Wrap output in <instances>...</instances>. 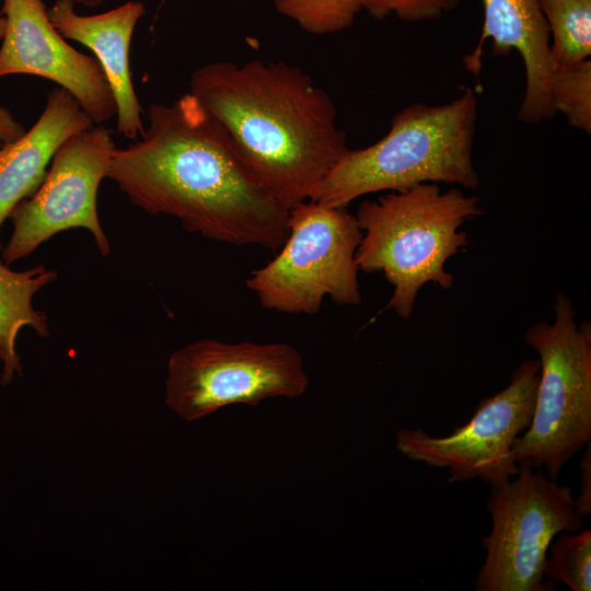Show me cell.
<instances>
[{
	"instance_id": "7402d4cb",
	"label": "cell",
	"mask_w": 591,
	"mask_h": 591,
	"mask_svg": "<svg viewBox=\"0 0 591 591\" xmlns=\"http://www.w3.org/2000/svg\"><path fill=\"white\" fill-rule=\"evenodd\" d=\"M24 126L3 106H0V149L20 138Z\"/></svg>"
},
{
	"instance_id": "d6986e66",
	"label": "cell",
	"mask_w": 591,
	"mask_h": 591,
	"mask_svg": "<svg viewBox=\"0 0 591 591\" xmlns=\"http://www.w3.org/2000/svg\"><path fill=\"white\" fill-rule=\"evenodd\" d=\"M554 112L564 114L568 123L587 134L591 132V61L556 67L551 83Z\"/></svg>"
},
{
	"instance_id": "5b68a950",
	"label": "cell",
	"mask_w": 591,
	"mask_h": 591,
	"mask_svg": "<svg viewBox=\"0 0 591 591\" xmlns=\"http://www.w3.org/2000/svg\"><path fill=\"white\" fill-rule=\"evenodd\" d=\"M555 321L530 326L524 341L538 354L540 376L530 426L513 444L515 462H528L557 479L591 441V325L575 321L569 297L558 293Z\"/></svg>"
},
{
	"instance_id": "44dd1931",
	"label": "cell",
	"mask_w": 591,
	"mask_h": 591,
	"mask_svg": "<svg viewBox=\"0 0 591 591\" xmlns=\"http://www.w3.org/2000/svg\"><path fill=\"white\" fill-rule=\"evenodd\" d=\"M581 490L575 499V508L582 517L591 514V444L584 445V451L579 461Z\"/></svg>"
},
{
	"instance_id": "4fadbf2b",
	"label": "cell",
	"mask_w": 591,
	"mask_h": 591,
	"mask_svg": "<svg viewBox=\"0 0 591 591\" xmlns=\"http://www.w3.org/2000/svg\"><path fill=\"white\" fill-rule=\"evenodd\" d=\"M71 0H57L47 9L53 26L66 39L88 47L97 59L116 103V128L129 139L144 131L142 106L130 71V44L138 21L146 13L141 1H128L106 12L81 15Z\"/></svg>"
},
{
	"instance_id": "ffe728a7",
	"label": "cell",
	"mask_w": 591,
	"mask_h": 591,
	"mask_svg": "<svg viewBox=\"0 0 591 591\" xmlns=\"http://www.w3.org/2000/svg\"><path fill=\"white\" fill-rule=\"evenodd\" d=\"M461 2L462 0H364L363 10L378 20L395 15L402 21L416 23L439 19Z\"/></svg>"
},
{
	"instance_id": "8992f818",
	"label": "cell",
	"mask_w": 591,
	"mask_h": 591,
	"mask_svg": "<svg viewBox=\"0 0 591 591\" xmlns=\"http://www.w3.org/2000/svg\"><path fill=\"white\" fill-rule=\"evenodd\" d=\"M288 228L276 256L245 280L259 304L305 315L318 313L325 298L341 306L358 305L356 252L362 231L356 216L308 199L289 209Z\"/></svg>"
},
{
	"instance_id": "3957f363",
	"label": "cell",
	"mask_w": 591,
	"mask_h": 591,
	"mask_svg": "<svg viewBox=\"0 0 591 591\" xmlns=\"http://www.w3.org/2000/svg\"><path fill=\"white\" fill-rule=\"evenodd\" d=\"M476 120L477 96L470 88L441 105L412 104L393 116L380 140L349 149L309 200L346 208L370 194L422 183L475 189L480 184L473 162Z\"/></svg>"
},
{
	"instance_id": "2e32d148",
	"label": "cell",
	"mask_w": 591,
	"mask_h": 591,
	"mask_svg": "<svg viewBox=\"0 0 591 591\" xmlns=\"http://www.w3.org/2000/svg\"><path fill=\"white\" fill-rule=\"evenodd\" d=\"M556 67H568L591 55V0H540Z\"/></svg>"
},
{
	"instance_id": "9c48e42d",
	"label": "cell",
	"mask_w": 591,
	"mask_h": 591,
	"mask_svg": "<svg viewBox=\"0 0 591 591\" xmlns=\"http://www.w3.org/2000/svg\"><path fill=\"white\" fill-rule=\"evenodd\" d=\"M540 376L538 359L524 360L502 391L479 402L463 426L444 437L401 428L396 449L412 461L449 468L453 482L480 478L488 485L518 474L513 444L531 424Z\"/></svg>"
},
{
	"instance_id": "8fae6325",
	"label": "cell",
	"mask_w": 591,
	"mask_h": 591,
	"mask_svg": "<svg viewBox=\"0 0 591 591\" xmlns=\"http://www.w3.org/2000/svg\"><path fill=\"white\" fill-rule=\"evenodd\" d=\"M5 31L0 78L13 74L50 80L67 90L95 125L116 116L112 88L100 62L70 44L50 23L43 0H3Z\"/></svg>"
},
{
	"instance_id": "30bf717a",
	"label": "cell",
	"mask_w": 591,
	"mask_h": 591,
	"mask_svg": "<svg viewBox=\"0 0 591 591\" xmlns=\"http://www.w3.org/2000/svg\"><path fill=\"white\" fill-rule=\"evenodd\" d=\"M115 148L111 130L95 124L60 144L38 188L10 216L13 231L2 250L7 265L26 257L54 235L77 228L91 233L103 256L111 253L96 201Z\"/></svg>"
},
{
	"instance_id": "5bb4252c",
	"label": "cell",
	"mask_w": 591,
	"mask_h": 591,
	"mask_svg": "<svg viewBox=\"0 0 591 591\" xmlns=\"http://www.w3.org/2000/svg\"><path fill=\"white\" fill-rule=\"evenodd\" d=\"M94 123L63 88L53 89L30 130L0 149V228L43 182L56 150Z\"/></svg>"
},
{
	"instance_id": "cb8c5ba5",
	"label": "cell",
	"mask_w": 591,
	"mask_h": 591,
	"mask_svg": "<svg viewBox=\"0 0 591 591\" xmlns=\"http://www.w3.org/2000/svg\"><path fill=\"white\" fill-rule=\"evenodd\" d=\"M5 18L3 15H0V40L2 39L5 31Z\"/></svg>"
},
{
	"instance_id": "6da1fadb",
	"label": "cell",
	"mask_w": 591,
	"mask_h": 591,
	"mask_svg": "<svg viewBox=\"0 0 591 591\" xmlns=\"http://www.w3.org/2000/svg\"><path fill=\"white\" fill-rule=\"evenodd\" d=\"M106 178L141 210L219 243L277 252L288 236L289 209L250 174L225 130L189 92L150 103L147 128L114 149Z\"/></svg>"
},
{
	"instance_id": "9a60e30c",
	"label": "cell",
	"mask_w": 591,
	"mask_h": 591,
	"mask_svg": "<svg viewBox=\"0 0 591 591\" xmlns=\"http://www.w3.org/2000/svg\"><path fill=\"white\" fill-rule=\"evenodd\" d=\"M0 259V361L1 383L7 384L14 374H22L15 351L16 336L24 326L32 327L42 337L49 336L47 315L33 308L34 294L54 282L57 273L45 265L15 271Z\"/></svg>"
},
{
	"instance_id": "277c9868",
	"label": "cell",
	"mask_w": 591,
	"mask_h": 591,
	"mask_svg": "<svg viewBox=\"0 0 591 591\" xmlns=\"http://www.w3.org/2000/svg\"><path fill=\"white\" fill-rule=\"evenodd\" d=\"M483 213L477 196L459 188L443 192L436 183L363 200L355 215L362 231L356 252L358 268L384 275L393 287L385 309L408 320L426 283L442 289L453 286L445 264L468 243L460 228Z\"/></svg>"
},
{
	"instance_id": "52a82bcc",
	"label": "cell",
	"mask_w": 591,
	"mask_h": 591,
	"mask_svg": "<svg viewBox=\"0 0 591 591\" xmlns=\"http://www.w3.org/2000/svg\"><path fill=\"white\" fill-rule=\"evenodd\" d=\"M503 482L489 485L487 511L491 531L482 537L484 564L474 581L477 591H554L545 579L549 544L564 531L581 529L571 488L545 476L528 462Z\"/></svg>"
},
{
	"instance_id": "603a6c76",
	"label": "cell",
	"mask_w": 591,
	"mask_h": 591,
	"mask_svg": "<svg viewBox=\"0 0 591 591\" xmlns=\"http://www.w3.org/2000/svg\"><path fill=\"white\" fill-rule=\"evenodd\" d=\"M74 4H81L85 7H97L107 0H71Z\"/></svg>"
},
{
	"instance_id": "e0dca14e",
	"label": "cell",
	"mask_w": 591,
	"mask_h": 591,
	"mask_svg": "<svg viewBox=\"0 0 591 591\" xmlns=\"http://www.w3.org/2000/svg\"><path fill=\"white\" fill-rule=\"evenodd\" d=\"M545 579L561 582L572 591L591 590V531L558 533L548 546Z\"/></svg>"
},
{
	"instance_id": "7a4b0ae2",
	"label": "cell",
	"mask_w": 591,
	"mask_h": 591,
	"mask_svg": "<svg viewBox=\"0 0 591 591\" xmlns=\"http://www.w3.org/2000/svg\"><path fill=\"white\" fill-rule=\"evenodd\" d=\"M189 93L228 134L250 174L290 209L349 150L328 93L282 61L228 60L198 67Z\"/></svg>"
},
{
	"instance_id": "ba28073f",
	"label": "cell",
	"mask_w": 591,
	"mask_h": 591,
	"mask_svg": "<svg viewBox=\"0 0 591 591\" xmlns=\"http://www.w3.org/2000/svg\"><path fill=\"white\" fill-rule=\"evenodd\" d=\"M308 384L302 357L289 344L205 338L170 357L165 404L185 420L195 421L230 405L294 398Z\"/></svg>"
},
{
	"instance_id": "7c38bea8",
	"label": "cell",
	"mask_w": 591,
	"mask_h": 591,
	"mask_svg": "<svg viewBox=\"0 0 591 591\" xmlns=\"http://www.w3.org/2000/svg\"><path fill=\"white\" fill-rule=\"evenodd\" d=\"M484 23L476 48L463 58L464 68L476 78L482 70L485 42L503 56L517 50L522 58L525 88L518 118L537 124L554 115L551 83L556 66L551 53L549 30L540 0H480Z\"/></svg>"
},
{
	"instance_id": "ac0fdd59",
	"label": "cell",
	"mask_w": 591,
	"mask_h": 591,
	"mask_svg": "<svg viewBox=\"0 0 591 591\" xmlns=\"http://www.w3.org/2000/svg\"><path fill=\"white\" fill-rule=\"evenodd\" d=\"M274 5L303 31L326 35L350 27L364 0H274Z\"/></svg>"
}]
</instances>
